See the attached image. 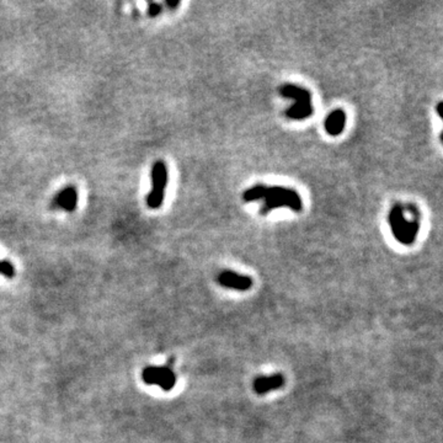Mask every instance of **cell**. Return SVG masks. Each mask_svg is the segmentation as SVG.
Segmentation results:
<instances>
[{
  "label": "cell",
  "instance_id": "14",
  "mask_svg": "<svg viewBox=\"0 0 443 443\" xmlns=\"http://www.w3.org/2000/svg\"><path fill=\"white\" fill-rule=\"evenodd\" d=\"M165 5H167L168 8H170V10H175L176 8H179L180 2H167L165 3Z\"/></svg>",
  "mask_w": 443,
  "mask_h": 443
},
{
  "label": "cell",
  "instance_id": "4",
  "mask_svg": "<svg viewBox=\"0 0 443 443\" xmlns=\"http://www.w3.org/2000/svg\"><path fill=\"white\" fill-rule=\"evenodd\" d=\"M142 378L148 385H159L162 391L169 392L176 383V376L170 367H150L144 368Z\"/></svg>",
  "mask_w": 443,
  "mask_h": 443
},
{
  "label": "cell",
  "instance_id": "5",
  "mask_svg": "<svg viewBox=\"0 0 443 443\" xmlns=\"http://www.w3.org/2000/svg\"><path fill=\"white\" fill-rule=\"evenodd\" d=\"M78 201L79 195L76 187L73 185H68L54 195L51 202V208L72 213L78 207Z\"/></svg>",
  "mask_w": 443,
  "mask_h": 443
},
{
  "label": "cell",
  "instance_id": "15",
  "mask_svg": "<svg viewBox=\"0 0 443 443\" xmlns=\"http://www.w3.org/2000/svg\"><path fill=\"white\" fill-rule=\"evenodd\" d=\"M442 107H443V103H442V102H438V105H437V114H438V117H439V118H442V117H443V115H442Z\"/></svg>",
  "mask_w": 443,
  "mask_h": 443
},
{
  "label": "cell",
  "instance_id": "11",
  "mask_svg": "<svg viewBox=\"0 0 443 443\" xmlns=\"http://www.w3.org/2000/svg\"><path fill=\"white\" fill-rule=\"evenodd\" d=\"M265 185H255L250 187L243 193V200L245 202H255V201L264 200L265 197Z\"/></svg>",
  "mask_w": 443,
  "mask_h": 443
},
{
  "label": "cell",
  "instance_id": "13",
  "mask_svg": "<svg viewBox=\"0 0 443 443\" xmlns=\"http://www.w3.org/2000/svg\"><path fill=\"white\" fill-rule=\"evenodd\" d=\"M162 13V5L159 4V3H154V2H150L149 5H148L147 8V15L149 17H156L158 15H160Z\"/></svg>",
  "mask_w": 443,
  "mask_h": 443
},
{
  "label": "cell",
  "instance_id": "6",
  "mask_svg": "<svg viewBox=\"0 0 443 443\" xmlns=\"http://www.w3.org/2000/svg\"><path fill=\"white\" fill-rule=\"evenodd\" d=\"M218 282L223 287L236 289V291H247L253 286V280L249 276L235 273L233 271H223L218 276Z\"/></svg>",
  "mask_w": 443,
  "mask_h": 443
},
{
  "label": "cell",
  "instance_id": "7",
  "mask_svg": "<svg viewBox=\"0 0 443 443\" xmlns=\"http://www.w3.org/2000/svg\"><path fill=\"white\" fill-rule=\"evenodd\" d=\"M345 126H346V114L341 108L334 110L330 112L329 116L326 117L324 122V128L329 135L336 137L344 132Z\"/></svg>",
  "mask_w": 443,
  "mask_h": 443
},
{
  "label": "cell",
  "instance_id": "12",
  "mask_svg": "<svg viewBox=\"0 0 443 443\" xmlns=\"http://www.w3.org/2000/svg\"><path fill=\"white\" fill-rule=\"evenodd\" d=\"M0 274H4L8 279H13L15 274L14 265L11 262L5 261V260L0 261Z\"/></svg>",
  "mask_w": 443,
  "mask_h": 443
},
{
  "label": "cell",
  "instance_id": "1",
  "mask_svg": "<svg viewBox=\"0 0 443 443\" xmlns=\"http://www.w3.org/2000/svg\"><path fill=\"white\" fill-rule=\"evenodd\" d=\"M262 201L264 205L260 209V213L264 215L281 207H288L294 212H300L303 208L299 193L293 188L285 186H266L265 197Z\"/></svg>",
  "mask_w": 443,
  "mask_h": 443
},
{
  "label": "cell",
  "instance_id": "3",
  "mask_svg": "<svg viewBox=\"0 0 443 443\" xmlns=\"http://www.w3.org/2000/svg\"><path fill=\"white\" fill-rule=\"evenodd\" d=\"M169 182V171L164 161L154 162L152 168V190L148 193L146 203L150 209L160 208L165 197V188Z\"/></svg>",
  "mask_w": 443,
  "mask_h": 443
},
{
  "label": "cell",
  "instance_id": "10",
  "mask_svg": "<svg viewBox=\"0 0 443 443\" xmlns=\"http://www.w3.org/2000/svg\"><path fill=\"white\" fill-rule=\"evenodd\" d=\"M314 112L312 103H300V102H294L293 105L289 106L286 110L285 115L287 116L289 120L294 121H300L306 120V118L310 117Z\"/></svg>",
  "mask_w": 443,
  "mask_h": 443
},
{
  "label": "cell",
  "instance_id": "2",
  "mask_svg": "<svg viewBox=\"0 0 443 443\" xmlns=\"http://www.w3.org/2000/svg\"><path fill=\"white\" fill-rule=\"evenodd\" d=\"M389 226L392 233L399 243L411 245L416 240L420 224L419 220H407L404 215V208L400 205L393 206L389 213Z\"/></svg>",
  "mask_w": 443,
  "mask_h": 443
},
{
  "label": "cell",
  "instance_id": "9",
  "mask_svg": "<svg viewBox=\"0 0 443 443\" xmlns=\"http://www.w3.org/2000/svg\"><path fill=\"white\" fill-rule=\"evenodd\" d=\"M280 94L283 97L294 100V102L312 103V94L307 89L294 84H286L280 88Z\"/></svg>",
  "mask_w": 443,
  "mask_h": 443
},
{
  "label": "cell",
  "instance_id": "8",
  "mask_svg": "<svg viewBox=\"0 0 443 443\" xmlns=\"http://www.w3.org/2000/svg\"><path fill=\"white\" fill-rule=\"evenodd\" d=\"M285 384V378L281 373H274L268 377H259L254 380V391L262 395L271 391L282 388Z\"/></svg>",
  "mask_w": 443,
  "mask_h": 443
}]
</instances>
